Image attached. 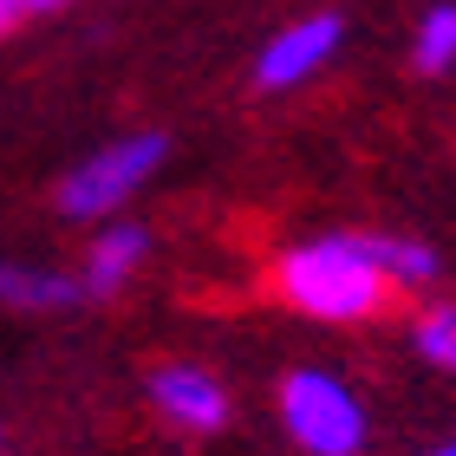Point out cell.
Returning a JSON list of instances; mask_svg holds the SVG:
<instances>
[{
  "label": "cell",
  "instance_id": "6da1fadb",
  "mask_svg": "<svg viewBox=\"0 0 456 456\" xmlns=\"http://www.w3.org/2000/svg\"><path fill=\"white\" fill-rule=\"evenodd\" d=\"M274 287H281V300L294 306V314L326 320V326H359V320H379L391 306V287H385L379 267H371L359 228H333V235L281 248Z\"/></svg>",
  "mask_w": 456,
  "mask_h": 456
},
{
  "label": "cell",
  "instance_id": "7a4b0ae2",
  "mask_svg": "<svg viewBox=\"0 0 456 456\" xmlns=\"http://www.w3.org/2000/svg\"><path fill=\"white\" fill-rule=\"evenodd\" d=\"M163 163H170V137L163 131H131V137H111V143H98V151L86 163H72L66 176H59V216L66 222H111L124 216V202H137L143 196V183H151Z\"/></svg>",
  "mask_w": 456,
  "mask_h": 456
},
{
  "label": "cell",
  "instance_id": "3957f363",
  "mask_svg": "<svg viewBox=\"0 0 456 456\" xmlns=\"http://www.w3.org/2000/svg\"><path fill=\"white\" fill-rule=\"evenodd\" d=\"M281 424L306 456H365L371 444L365 398L326 365H294L281 379Z\"/></svg>",
  "mask_w": 456,
  "mask_h": 456
},
{
  "label": "cell",
  "instance_id": "277c9868",
  "mask_svg": "<svg viewBox=\"0 0 456 456\" xmlns=\"http://www.w3.org/2000/svg\"><path fill=\"white\" fill-rule=\"evenodd\" d=\"M339 46H346V20H339L333 7L300 13V20H287V27L255 53V86H261V92H294V86H306L314 72L333 66Z\"/></svg>",
  "mask_w": 456,
  "mask_h": 456
},
{
  "label": "cell",
  "instance_id": "5b68a950",
  "mask_svg": "<svg viewBox=\"0 0 456 456\" xmlns=\"http://www.w3.org/2000/svg\"><path fill=\"white\" fill-rule=\"evenodd\" d=\"M143 398H151V411L170 430H190V437H216V430L228 424V385L216 379L209 365H190V359H170L157 365L151 379H143Z\"/></svg>",
  "mask_w": 456,
  "mask_h": 456
},
{
  "label": "cell",
  "instance_id": "8992f818",
  "mask_svg": "<svg viewBox=\"0 0 456 456\" xmlns=\"http://www.w3.org/2000/svg\"><path fill=\"white\" fill-rule=\"evenodd\" d=\"M151 261V228L131 216H111L92 228V248L78 261V294L86 300H118L124 287L137 281V267Z\"/></svg>",
  "mask_w": 456,
  "mask_h": 456
},
{
  "label": "cell",
  "instance_id": "52a82bcc",
  "mask_svg": "<svg viewBox=\"0 0 456 456\" xmlns=\"http://www.w3.org/2000/svg\"><path fill=\"white\" fill-rule=\"evenodd\" d=\"M0 306L7 314H72V306H86V294H78V274H66V267L0 261Z\"/></svg>",
  "mask_w": 456,
  "mask_h": 456
},
{
  "label": "cell",
  "instance_id": "ba28073f",
  "mask_svg": "<svg viewBox=\"0 0 456 456\" xmlns=\"http://www.w3.org/2000/svg\"><path fill=\"white\" fill-rule=\"evenodd\" d=\"M359 235H365V255L385 274L391 294H418V287H430V281L444 274L437 248L418 241V235H391V228H359Z\"/></svg>",
  "mask_w": 456,
  "mask_h": 456
},
{
  "label": "cell",
  "instance_id": "9c48e42d",
  "mask_svg": "<svg viewBox=\"0 0 456 456\" xmlns=\"http://www.w3.org/2000/svg\"><path fill=\"white\" fill-rule=\"evenodd\" d=\"M411 66L424 78H444L456 66V0H437V7L418 13V33H411Z\"/></svg>",
  "mask_w": 456,
  "mask_h": 456
},
{
  "label": "cell",
  "instance_id": "30bf717a",
  "mask_svg": "<svg viewBox=\"0 0 456 456\" xmlns=\"http://www.w3.org/2000/svg\"><path fill=\"white\" fill-rule=\"evenodd\" d=\"M411 352L444 371V379H456V300H430L418 320H411Z\"/></svg>",
  "mask_w": 456,
  "mask_h": 456
},
{
  "label": "cell",
  "instance_id": "8fae6325",
  "mask_svg": "<svg viewBox=\"0 0 456 456\" xmlns=\"http://www.w3.org/2000/svg\"><path fill=\"white\" fill-rule=\"evenodd\" d=\"M59 7H72V0H0V33H13L33 13H59Z\"/></svg>",
  "mask_w": 456,
  "mask_h": 456
},
{
  "label": "cell",
  "instance_id": "7c38bea8",
  "mask_svg": "<svg viewBox=\"0 0 456 456\" xmlns=\"http://www.w3.org/2000/svg\"><path fill=\"white\" fill-rule=\"evenodd\" d=\"M424 456H456V437H450V444H430Z\"/></svg>",
  "mask_w": 456,
  "mask_h": 456
}]
</instances>
